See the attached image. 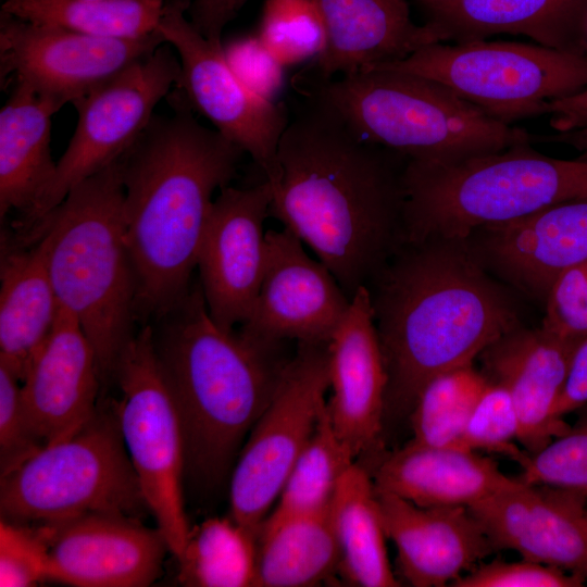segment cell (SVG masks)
Returning <instances> with one entry per match:
<instances>
[{
	"mask_svg": "<svg viewBox=\"0 0 587 587\" xmlns=\"http://www.w3.org/2000/svg\"><path fill=\"white\" fill-rule=\"evenodd\" d=\"M544 307V328L574 340L587 336V261L557 277Z\"/></svg>",
	"mask_w": 587,
	"mask_h": 587,
	"instance_id": "cell-40",
	"label": "cell"
},
{
	"mask_svg": "<svg viewBox=\"0 0 587 587\" xmlns=\"http://www.w3.org/2000/svg\"><path fill=\"white\" fill-rule=\"evenodd\" d=\"M302 97L322 104L359 138L408 160L453 163L529 140L447 86L414 74L369 68L335 77L310 71L294 79Z\"/></svg>",
	"mask_w": 587,
	"mask_h": 587,
	"instance_id": "cell-6",
	"label": "cell"
},
{
	"mask_svg": "<svg viewBox=\"0 0 587 587\" xmlns=\"http://www.w3.org/2000/svg\"><path fill=\"white\" fill-rule=\"evenodd\" d=\"M273 189L268 180L248 188L226 186L214 199L201 239L197 267L213 321L226 330L251 312L263 278Z\"/></svg>",
	"mask_w": 587,
	"mask_h": 587,
	"instance_id": "cell-15",
	"label": "cell"
},
{
	"mask_svg": "<svg viewBox=\"0 0 587 587\" xmlns=\"http://www.w3.org/2000/svg\"><path fill=\"white\" fill-rule=\"evenodd\" d=\"M327 410L337 434L357 458L379 459L386 415L387 371L367 287H360L327 344Z\"/></svg>",
	"mask_w": 587,
	"mask_h": 587,
	"instance_id": "cell-19",
	"label": "cell"
},
{
	"mask_svg": "<svg viewBox=\"0 0 587 587\" xmlns=\"http://www.w3.org/2000/svg\"><path fill=\"white\" fill-rule=\"evenodd\" d=\"M516 142L453 163L407 160L403 240L466 238L474 229L587 198V161Z\"/></svg>",
	"mask_w": 587,
	"mask_h": 587,
	"instance_id": "cell-7",
	"label": "cell"
},
{
	"mask_svg": "<svg viewBox=\"0 0 587 587\" xmlns=\"http://www.w3.org/2000/svg\"><path fill=\"white\" fill-rule=\"evenodd\" d=\"M587 496L520 478L469 508L495 549L587 579Z\"/></svg>",
	"mask_w": 587,
	"mask_h": 587,
	"instance_id": "cell-18",
	"label": "cell"
},
{
	"mask_svg": "<svg viewBox=\"0 0 587 587\" xmlns=\"http://www.w3.org/2000/svg\"><path fill=\"white\" fill-rule=\"evenodd\" d=\"M327 344L298 342L233 466L229 516L257 535L326 407Z\"/></svg>",
	"mask_w": 587,
	"mask_h": 587,
	"instance_id": "cell-11",
	"label": "cell"
},
{
	"mask_svg": "<svg viewBox=\"0 0 587 587\" xmlns=\"http://www.w3.org/2000/svg\"><path fill=\"white\" fill-rule=\"evenodd\" d=\"M377 494L400 574L411 586L451 585L496 551L469 508H426L392 494Z\"/></svg>",
	"mask_w": 587,
	"mask_h": 587,
	"instance_id": "cell-22",
	"label": "cell"
},
{
	"mask_svg": "<svg viewBox=\"0 0 587 587\" xmlns=\"http://www.w3.org/2000/svg\"><path fill=\"white\" fill-rule=\"evenodd\" d=\"M224 52L230 68L250 90L274 101L284 83V66L258 36L236 40Z\"/></svg>",
	"mask_w": 587,
	"mask_h": 587,
	"instance_id": "cell-41",
	"label": "cell"
},
{
	"mask_svg": "<svg viewBox=\"0 0 587 587\" xmlns=\"http://www.w3.org/2000/svg\"><path fill=\"white\" fill-rule=\"evenodd\" d=\"M248 0H192L188 14L191 24L207 39L222 43V34Z\"/></svg>",
	"mask_w": 587,
	"mask_h": 587,
	"instance_id": "cell-42",
	"label": "cell"
},
{
	"mask_svg": "<svg viewBox=\"0 0 587 587\" xmlns=\"http://www.w3.org/2000/svg\"><path fill=\"white\" fill-rule=\"evenodd\" d=\"M355 459L353 450L335 430L326 403L311 438L263 523L328 511L340 480L357 462Z\"/></svg>",
	"mask_w": 587,
	"mask_h": 587,
	"instance_id": "cell-32",
	"label": "cell"
},
{
	"mask_svg": "<svg viewBox=\"0 0 587 587\" xmlns=\"http://www.w3.org/2000/svg\"><path fill=\"white\" fill-rule=\"evenodd\" d=\"M339 549V575L360 587L400 586L388 559L387 534L371 472L355 462L344 475L329 507Z\"/></svg>",
	"mask_w": 587,
	"mask_h": 587,
	"instance_id": "cell-28",
	"label": "cell"
},
{
	"mask_svg": "<svg viewBox=\"0 0 587 587\" xmlns=\"http://www.w3.org/2000/svg\"><path fill=\"white\" fill-rule=\"evenodd\" d=\"M586 578L560 567L523 559L478 564L451 583L452 587H580Z\"/></svg>",
	"mask_w": 587,
	"mask_h": 587,
	"instance_id": "cell-39",
	"label": "cell"
},
{
	"mask_svg": "<svg viewBox=\"0 0 587 587\" xmlns=\"http://www.w3.org/2000/svg\"><path fill=\"white\" fill-rule=\"evenodd\" d=\"M541 325L509 330L480 354L482 373L510 394L519 416L517 441L528 454L569 429L554 414L577 344Z\"/></svg>",
	"mask_w": 587,
	"mask_h": 587,
	"instance_id": "cell-20",
	"label": "cell"
},
{
	"mask_svg": "<svg viewBox=\"0 0 587 587\" xmlns=\"http://www.w3.org/2000/svg\"><path fill=\"white\" fill-rule=\"evenodd\" d=\"M417 1L424 7L425 10H427L447 0H417Z\"/></svg>",
	"mask_w": 587,
	"mask_h": 587,
	"instance_id": "cell-45",
	"label": "cell"
},
{
	"mask_svg": "<svg viewBox=\"0 0 587 587\" xmlns=\"http://www.w3.org/2000/svg\"><path fill=\"white\" fill-rule=\"evenodd\" d=\"M545 114L550 116L549 123L558 132L587 127V87L576 93L549 102Z\"/></svg>",
	"mask_w": 587,
	"mask_h": 587,
	"instance_id": "cell-44",
	"label": "cell"
},
{
	"mask_svg": "<svg viewBox=\"0 0 587 587\" xmlns=\"http://www.w3.org/2000/svg\"><path fill=\"white\" fill-rule=\"evenodd\" d=\"M372 477L378 491L426 508H471L519 480L476 451L412 441L384 453Z\"/></svg>",
	"mask_w": 587,
	"mask_h": 587,
	"instance_id": "cell-24",
	"label": "cell"
},
{
	"mask_svg": "<svg viewBox=\"0 0 587 587\" xmlns=\"http://www.w3.org/2000/svg\"><path fill=\"white\" fill-rule=\"evenodd\" d=\"M0 282V363L22 383L61 309L39 236L2 232Z\"/></svg>",
	"mask_w": 587,
	"mask_h": 587,
	"instance_id": "cell-25",
	"label": "cell"
},
{
	"mask_svg": "<svg viewBox=\"0 0 587 587\" xmlns=\"http://www.w3.org/2000/svg\"><path fill=\"white\" fill-rule=\"evenodd\" d=\"M190 1L166 0L158 30L180 62L176 92L214 129L250 154L272 182L277 175V151L289 122L285 103L250 90L230 68L222 43L200 34L187 11Z\"/></svg>",
	"mask_w": 587,
	"mask_h": 587,
	"instance_id": "cell-13",
	"label": "cell"
},
{
	"mask_svg": "<svg viewBox=\"0 0 587 587\" xmlns=\"http://www.w3.org/2000/svg\"><path fill=\"white\" fill-rule=\"evenodd\" d=\"M113 378L121 390L113 407L125 447L157 527L177 558L190 530L183 492L185 441L151 325L146 323L127 342Z\"/></svg>",
	"mask_w": 587,
	"mask_h": 587,
	"instance_id": "cell-10",
	"label": "cell"
},
{
	"mask_svg": "<svg viewBox=\"0 0 587 587\" xmlns=\"http://www.w3.org/2000/svg\"><path fill=\"white\" fill-rule=\"evenodd\" d=\"M172 115H153L120 159L125 238L136 277L137 320L154 322L190 289L217 189L245 153L203 126L177 92Z\"/></svg>",
	"mask_w": 587,
	"mask_h": 587,
	"instance_id": "cell-3",
	"label": "cell"
},
{
	"mask_svg": "<svg viewBox=\"0 0 587 587\" xmlns=\"http://www.w3.org/2000/svg\"><path fill=\"white\" fill-rule=\"evenodd\" d=\"M0 511L12 522L59 523L89 514L151 513L112 407L77 433L41 447L1 476Z\"/></svg>",
	"mask_w": 587,
	"mask_h": 587,
	"instance_id": "cell-8",
	"label": "cell"
},
{
	"mask_svg": "<svg viewBox=\"0 0 587 587\" xmlns=\"http://www.w3.org/2000/svg\"><path fill=\"white\" fill-rule=\"evenodd\" d=\"M166 0H4L1 12L34 23L114 39L158 32Z\"/></svg>",
	"mask_w": 587,
	"mask_h": 587,
	"instance_id": "cell-30",
	"label": "cell"
},
{
	"mask_svg": "<svg viewBox=\"0 0 587 587\" xmlns=\"http://www.w3.org/2000/svg\"><path fill=\"white\" fill-rule=\"evenodd\" d=\"M257 545L253 587H312L339 575L329 510L263 523Z\"/></svg>",
	"mask_w": 587,
	"mask_h": 587,
	"instance_id": "cell-29",
	"label": "cell"
},
{
	"mask_svg": "<svg viewBox=\"0 0 587 587\" xmlns=\"http://www.w3.org/2000/svg\"><path fill=\"white\" fill-rule=\"evenodd\" d=\"M43 445L25 412L21 380L0 363V469L1 476L16 469Z\"/></svg>",
	"mask_w": 587,
	"mask_h": 587,
	"instance_id": "cell-38",
	"label": "cell"
},
{
	"mask_svg": "<svg viewBox=\"0 0 587 587\" xmlns=\"http://www.w3.org/2000/svg\"><path fill=\"white\" fill-rule=\"evenodd\" d=\"M101 385L90 341L61 308L21 383L25 412L43 446L71 437L92 419Z\"/></svg>",
	"mask_w": 587,
	"mask_h": 587,
	"instance_id": "cell-21",
	"label": "cell"
},
{
	"mask_svg": "<svg viewBox=\"0 0 587 587\" xmlns=\"http://www.w3.org/2000/svg\"><path fill=\"white\" fill-rule=\"evenodd\" d=\"M369 68L436 80L510 125L544 115L549 102L587 87V54L517 41L435 42Z\"/></svg>",
	"mask_w": 587,
	"mask_h": 587,
	"instance_id": "cell-9",
	"label": "cell"
},
{
	"mask_svg": "<svg viewBox=\"0 0 587 587\" xmlns=\"http://www.w3.org/2000/svg\"><path fill=\"white\" fill-rule=\"evenodd\" d=\"M487 384V377L474 363L430 378L421 388L409 412L412 430L410 441L425 446L463 448L466 424Z\"/></svg>",
	"mask_w": 587,
	"mask_h": 587,
	"instance_id": "cell-33",
	"label": "cell"
},
{
	"mask_svg": "<svg viewBox=\"0 0 587 587\" xmlns=\"http://www.w3.org/2000/svg\"><path fill=\"white\" fill-rule=\"evenodd\" d=\"M155 322V349L182 421L185 476L215 487L234 466L291 358L282 355L285 342L218 326L199 282Z\"/></svg>",
	"mask_w": 587,
	"mask_h": 587,
	"instance_id": "cell-4",
	"label": "cell"
},
{
	"mask_svg": "<svg viewBox=\"0 0 587 587\" xmlns=\"http://www.w3.org/2000/svg\"><path fill=\"white\" fill-rule=\"evenodd\" d=\"M47 579L75 587H145L160 576L166 540L140 520L89 514L41 524Z\"/></svg>",
	"mask_w": 587,
	"mask_h": 587,
	"instance_id": "cell-17",
	"label": "cell"
},
{
	"mask_svg": "<svg viewBox=\"0 0 587 587\" xmlns=\"http://www.w3.org/2000/svg\"><path fill=\"white\" fill-rule=\"evenodd\" d=\"M388 376L386 413L410 412L434 376L524 324L513 289L465 238L403 240L367 286Z\"/></svg>",
	"mask_w": 587,
	"mask_h": 587,
	"instance_id": "cell-2",
	"label": "cell"
},
{
	"mask_svg": "<svg viewBox=\"0 0 587 587\" xmlns=\"http://www.w3.org/2000/svg\"><path fill=\"white\" fill-rule=\"evenodd\" d=\"M587 404V336L576 346L562 394L555 404L554 414L562 419Z\"/></svg>",
	"mask_w": 587,
	"mask_h": 587,
	"instance_id": "cell-43",
	"label": "cell"
},
{
	"mask_svg": "<svg viewBox=\"0 0 587 587\" xmlns=\"http://www.w3.org/2000/svg\"><path fill=\"white\" fill-rule=\"evenodd\" d=\"M48 542L41 526L0 522V586L30 587L47 579Z\"/></svg>",
	"mask_w": 587,
	"mask_h": 587,
	"instance_id": "cell-37",
	"label": "cell"
},
{
	"mask_svg": "<svg viewBox=\"0 0 587 587\" xmlns=\"http://www.w3.org/2000/svg\"><path fill=\"white\" fill-rule=\"evenodd\" d=\"M258 37L285 67L316 58L325 27L313 0H266Z\"/></svg>",
	"mask_w": 587,
	"mask_h": 587,
	"instance_id": "cell-34",
	"label": "cell"
},
{
	"mask_svg": "<svg viewBox=\"0 0 587 587\" xmlns=\"http://www.w3.org/2000/svg\"><path fill=\"white\" fill-rule=\"evenodd\" d=\"M325 45L310 72L335 77L400 61L430 43L445 42L433 25L413 22L407 0H313Z\"/></svg>",
	"mask_w": 587,
	"mask_h": 587,
	"instance_id": "cell-23",
	"label": "cell"
},
{
	"mask_svg": "<svg viewBox=\"0 0 587 587\" xmlns=\"http://www.w3.org/2000/svg\"><path fill=\"white\" fill-rule=\"evenodd\" d=\"M579 417L521 465L522 482L582 492L587 496V404Z\"/></svg>",
	"mask_w": 587,
	"mask_h": 587,
	"instance_id": "cell-35",
	"label": "cell"
},
{
	"mask_svg": "<svg viewBox=\"0 0 587 587\" xmlns=\"http://www.w3.org/2000/svg\"><path fill=\"white\" fill-rule=\"evenodd\" d=\"M519 416L508 390L488 380L466 424L462 447L504 454L522 465L524 453L514 441L519 437Z\"/></svg>",
	"mask_w": 587,
	"mask_h": 587,
	"instance_id": "cell-36",
	"label": "cell"
},
{
	"mask_svg": "<svg viewBox=\"0 0 587 587\" xmlns=\"http://www.w3.org/2000/svg\"><path fill=\"white\" fill-rule=\"evenodd\" d=\"M261 286L246 321V333L270 341L328 342L351 299L333 273L308 255L290 230H266Z\"/></svg>",
	"mask_w": 587,
	"mask_h": 587,
	"instance_id": "cell-16",
	"label": "cell"
},
{
	"mask_svg": "<svg viewBox=\"0 0 587 587\" xmlns=\"http://www.w3.org/2000/svg\"><path fill=\"white\" fill-rule=\"evenodd\" d=\"M163 43L159 30L138 39L102 38L0 12L1 83L25 85L62 108Z\"/></svg>",
	"mask_w": 587,
	"mask_h": 587,
	"instance_id": "cell-14",
	"label": "cell"
},
{
	"mask_svg": "<svg viewBox=\"0 0 587 587\" xmlns=\"http://www.w3.org/2000/svg\"><path fill=\"white\" fill-rule=\"evenodd\" d=\"M407 160L359 138L309 98L283 133L270 215L313 250L350 299L403 241Z\"/></svg>",
	"mask_w": 587,
	"mask_h": 587,
	"instance_id": "cell-1",
	"label": "cell"
},
{
	"mask_svg": "<svg viewBox=\"0 0 587 587\" xmlns=\"http://www.w3.org/2000/svg\"><path fill=\"white\" fill-rule=\"evenodd\" d=\"M15 230L42 239L60 307L90 341L101 383L112 379L137 320L120 160L72 188L30 227Z\"/></svg>",
	"mask_w": 587,
	"mask_h": 587,
	"instance_id": "cell-5",
	"label": "cell"
},
{
	"mask_svg": "<svg viewBox=\"0 0 587 587\" xmlns=\"http://www.w3.org/2000/svg\"><path fill=\"white\" fill-rule=\"evenodd\" d=\"M61 107L22 84L0 111V217L26 221L52 182L51 120Z\"/></svg>",
	"mask_w": 587,
	"mask_h": 587,
	"instance_id": "cell-27",
	"label": "cell"
},
{
	"mask_svg": "<svg viewBox=\"0 0 587 587\" xmlns=\"http://www.w3.org/2000/svg\"><path fill=\"white\" fill-rule=\"evenodd\" d=\"M180 76L178 55L167 43L133 63L73 103L78 121L55 174L25 229L60 204L76 185L120 160L153 117Z\"/></svg>",
	"mask_w": 587,
	"mask_h": 587,
	"instance_id": "cell-12",
	"label": "cell"
},
{
	"mask_svg": "<svg viewBox=\"0 0 587 587\" xmlns=\"http://www.w3.org/2000/svg\"><path fill=\"white\" fill-rule=\"evenodd\" d=\"M425 11L445 42L523 35L550 49L587 54V0H447Z\"/></svg>",
	"mask_w": 587,
	"mask_h": 587,
	"instance_id": "cell-26",
	"label": "cell"
},
{
	"mask_svg": "<svg viewBox=\"0 0 587 587\" xmlns=\"http://www.w3.org/2000/svg\"><path fill=\"white\" fill-rule=\"evenodd\" d=\"M257 534L229 517L190 527L178 561V580L189 587H252Z\"/></svg>",
	"mask_w": 587,
	"mask_h": 587,
	"instance_id": "cell-31",
	"label": "cell"
}]
</instances>
